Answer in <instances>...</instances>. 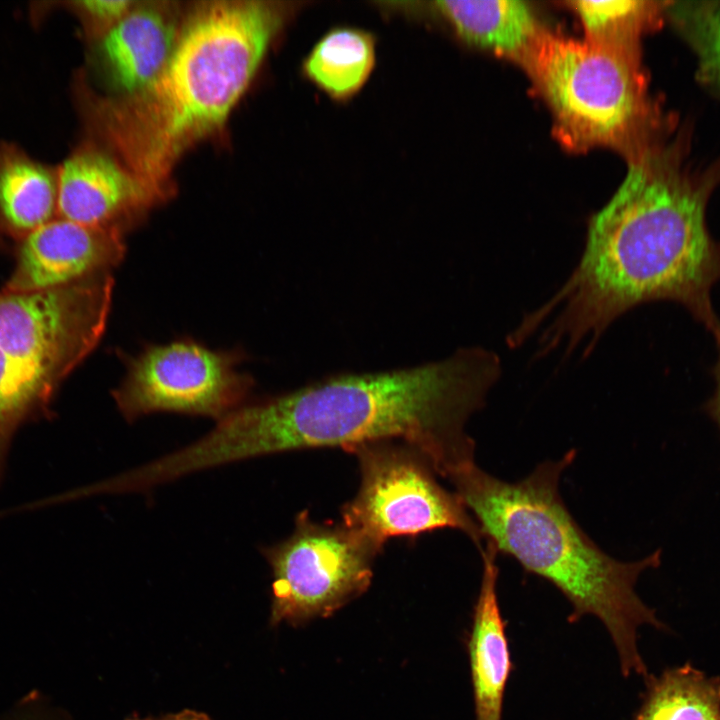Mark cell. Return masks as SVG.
Masks as SVG:
<instances>
[{
    "mask_svg": "<svg viewBox=\"0 0 720 720\" xmlns=\"http://www.w3.org/2000/svg\"><path fill=\"white\" fill-rule=\"evenodd\" d=\"M706 196L651 155L631 161L609 202L590 219L580 259L554 294L509 335L536 337L545 356L589 354L621 315L655 300L684 305L714 335L711 289L720 281V242L705 222Z\"/></svg>",
    "mask_w": 720,
    "mask_h": 720,
    "instance_id": "6da1fadb",
    "label": "cell"
},
{
    "mask_svg": "<svg viewBox=\"0 0 720 720\" xmlns=\"http://www.w3.org/2000/svg\"><path fill=\"white\" fill-rule=\"evenodd\" d=\"M480 346L419 366L342 374L244 404L190 444L198 471L276 453L398 440L424 453L447 479L475 463L465 426L501 376Z\"/></svg>",
    "mask_w": 720,
    "mask_h": 720,
    "instance_id": "7a4b0ae2",
    "label": "cell"
},
{
    "mask_svg": "<svg viewBox=\"0 0 720 720\" xmlns=\"http://www.w3.org/2000/svg\"><path fill=\"white\" fill-rule=\"evenodd\" d=\"M300 2L213 1L181 25L164 70L147 89L91 103L89 119L160 202L184 152L222 127Z\"/></svg>",
    "mask_w": 720,
    "mask_h": 720,
    "instance_id": "3957f363",
    "label": "cell"
},
{
    "mask_svg": "<svg viewBox=\"0 0 720 720\" xmlns=\"http://www.w3.org/2000/svg\"><path fill=\"white\" fill-rule=\"evenodd\" d=\"M575 457L576 451L569 450L517 482L494 477L476 463L449 481L477 522L482 539L553 584L572 606L569 622L589 614L599 618L614 642L623 675L647 679L637 632L643 625H664L637 595L635 585L644 571L661 564V551L623 562L590 539L559 492L561 475Z\"/></svg>",
    "mask_w": 720,
    "mask_h": 720,
    "instance_id": "277c9868",
    "label": "cell"
},
{
    "mask_svg": "<svg viewBox=\"0 0 720 720\" xmlns=\"http://www.w3.org/2000/svg\"><path fill=\"white\" fill-rule=\"evenodd\" d=\"M522 64L549 104L560 139L569 147L630 143L644 109L632 48L543 30Z\"/></svg>",
    "mask_w": 720,
    "mask_h": 720,
    "instance_id": "5b68a950",
    "label": "cell"
},
{
    "mask_svg": "<svg viewBox=\"0 0 720 720\" xmlns=\"http://www.w3.org/2000/svg\"><path fill=\"white\" fill-rule=\"evenodd\" d=\"M345 451L357 460L360 483L341 510V521L379 548L392 537H415L438 529L465 533L477 546L480 528L455 492L436 478L429 458L398 440H377Z\"/></svg>",
    "mask_w": 720,
    "mask_h": 720,
    "instance_id": "8992f818",
    "label": "cell"
},
{
    "mask_svg": "<svg viewBox=\"0 0 720 720\" xmlns=\"http://www.w3.org/2000/svg\"><path fill=\"white\" fill-rule=\"evenodd\" d=\"M382 550L342 521L319 522L300 512L290 536L262 550L272 570L271 623L327 617L359 597Z\"/></svg>",
    "mask_w": 720,
    "mask_h": 720,
    "instance_id": "52a82bcc",
    "label": "cell"
},
{
    "mask_svg": "<svg viewBox=\"0 0 720 720\" xmlns=\"http://www.w3.org/2000/svg\"><path fill=\"white\" fill-rule=\"evenodd\" d=\"M109 272L43 290H0V348L54 385L101 339L111 308Z\"/></svg>",
    "mask_w": 720,
    "mask_h": 720,
    "instance_id": "ba28073f",
    "label": "cell"
},
{
    "mask_svg": "<svg viewBox=\"0 0 720 720\" xmlns=\"http://www.w3.org/2000/svg\"><path fill=\"white\" fill-rule=\"evenodd\" d=\"M238 360L193 342L153 346L130 361L113 397L130 421L162 411L219 421L245 404L253 386Z\"/></svg>",
    "mask_w": 720,
    "mask_h": 720,
    "instance_id": "9c48e42d",
    "label": "cell"
},
{
    "mask_svg": "<svg viewBox=\"0 0 720 720\" xmlns=\"http://www.w3.org/2000/svg\"><path fill=\"white\" fill-rule=\"evenodd\" d=\"M125 254L121 231L56 217L21 239L4 289L34 291L110 272Z\"/></svg>",
    "mask_w": 720,
    "mask_h": 720,
    "instance_id": "30bf717a",
    "label": "cell"
},
{
    "mask_svg": "<svg viewBox=\"0 0 720 720\" xmlns=\"http://www.w3.org/2000/svg\"><path fill=\"white\" fill-rule=\"evenodd\" d=\"M57 217L117 229L159 201L119 160L82 144L57 169Z\"/></svg>",
    "mask_w": 720,
    "mask_h": 720,
    "instance_id": "8fae6325",
    "label": "cell"
},
{
    "mask_svg": "<svg viewBox=\"0 0 720 720\" xmlns=\"http://www.w3.org/2000/svg\"><path fill=\"white\" fill-rule=\"evenodd\" d=\"M181 25L162 3L134 7L98 38L97 55L120 98L139 94L164 70Z\"/></svg>",
    "mask_w": 720,
    "mask_h": 720,
    "instance_id": "7c38bea8",
    "label": "cell"
},
{
    "mask_svg": "<svg viewBox=\"0 0 720 720\" xmlns=\"http://www.w3.org/2000/svg\"><path fill=\"white\" fill-rule=\"evenodd\" d=\"M384 5L386 10L405 15L433 17L463 42L521 63L543 31L529 5L519 0H438Z\"/></svg>",
    "mask_w": 720,
    "mask_h": 720,
    "instance_id": "4fadbf2b",
    "label": "cell"
},
{
    "mask_svg": "<svg viewBox=\"0 0 720 720\" xmlns=\"http://www.w3.org/2000/svg\"><path fill=\"white\" fill-rule=\"evenodd\" d=\"M481 554L483 573L468 645L475 715L476 720H501L513 665L497 596L498 553L486 543Z\"/></svg>",
    "mask_w": 720,
    "mask_h": 720,
    "instance_id": "5bb4252c",
    "label": "cell"
},
{
    "mask_svg": "<svg viewBox=\"0 0 720 720\" xmlns=\"http://www.w3.org/2000/svg\"><path fill=\"white\" fill-rule=\"evenodd\" d=\"M57 170L0 140V229L16 238L57 217Z\"/></svg>",
    "mask_w": 720,
    "mask_h": 720,
    "instance_id": "9a60e30c",
    "label": "cell"
},
{
    "mask_svg": "<svg viewBox=\"0 0 720 720\" xmlns=\"http://www.w3.org/2000/svg\"><path fill=\"white\" fill-rule=\"evenodd\" d=\"M375 65V36L362 28L339 26L314 44L301 63V72L330 99L346 102L365 86Z\"/></svg>",
    "mask_w": 720,
    "mask_h": 720,
    "instance_id": "2e32d148",
    "label": "cell"
},
{
    "mask_svg": "<svg viewBox=\"0 0 720 720\" xmlns=\"http://www.w3.org/2000/svg\"><path fill=\"white\" fill-rule=\"evenodd\" d=\"M646 683L634 720H720V678L686 664Z\"/></svg>",
    "mask_w": 720,
    "mask_h": 720,
    "instance_id": "e0dca14e",
    "label": "cell"
},
{
    "mask_svg": "<svg viewBox=\"0 0 720 720\" xmlns=\"http://www.w3.org/2000/svg\"><path fill=\"white\" fill-rule=\"evenodd\" d=\"M56 388L0 348V474L14 433L47 407Z\"/></svg>",
    "mask_w": 720,
    "mask_h": 720,
    "instance_id": "ac0fdd59",
    "label": "cell"
},
{
    "mask_svg": "<svg viewBox=\"0 0 720 720\" xmlns=\"http://www.w3.org/2000/svg\"><path fill=\"white\" fill-rule=\"evenodd\" d=\"M585 27L587 38L622 47L633 48L635 34L641 29L650 11L642 1H571Z\"/></svg>",
    "mask_w": 720,
    "mask_h": 720,
    "instance_id": "d6986e66",
    "label": "cell"
},
{
    "mask_svg": "<svg viewBox=\"0 0 720 720\" xmlns=\"http://www.w3.org/2000/svg\"><path fill=\"white\" fill-rule=\"evenodd\" d=\"M86 30L98 37L122 19L135 5L130 0H83L69 2Z\"/></svg>",
    "mask_w": 720,
    "mask_h": 720,
    "instance_id": "ffe728a7",
    "label": "cell"
},
{
    "mask_svg": "<svg viewBox=\"0 0 720 720\" xmlns=\"http://www.w3.org/2000/svg\"><path fill=\"white\" fill-rule=\"evenodd\" d=\"M701 26L704 61L720 79V5L706 13Z\"/></svg>",
    "mask_w": 720,
    "mask_h": 720,
    "instance_id": "44dd1931",
    "label": "cell"
},
{
    "mask_svg": "<svg viewBox=\"0 0 720 720\" xmlns=\"http://www.w3.org/2000/svg\"><path fill=\"white\" fill-rule=\"evenodd\" d=\"M2 720H59L56 714L44 704L40 696L31 694L23 698Z\"/></svg>",
    "mask_w": 720,
    "mask_h": 720,
    "instance_id": "7402d4cb",
    "label": "cell"
},
{
    "mask_svg": "<svg viewBox=\"0 0 720 720\" xmlns=\"http://www.w3.org/2000/svg\"><path fill=\"white\" fill-rule=\"evenodd\" d=\"M716 341L719 346V359L715 367L717 386L712 399L709 401L708 411L720 428V336L716 339Z\"/></svg>",
    "mask_w": 720,
    "mask_h": 720,
    "instance_id": "603a6c76",
    "label": "cell"
},
{
    "mask_svg": "<svg viewBox=\"0 0 720 720\" xmlns=\"http://www.w3.org/2000/svg\"><path fill=\"white\" fill-rule=\"evenodd\" d=\"M128 720H211L209 716L194 710H183L161 718H131Z\"/></svg>",
    "mask_w": 720,
    "mask_h": 720,
    "instance_id": "cb8c5ba5",
    "label": "cell"
}]
</instances>
